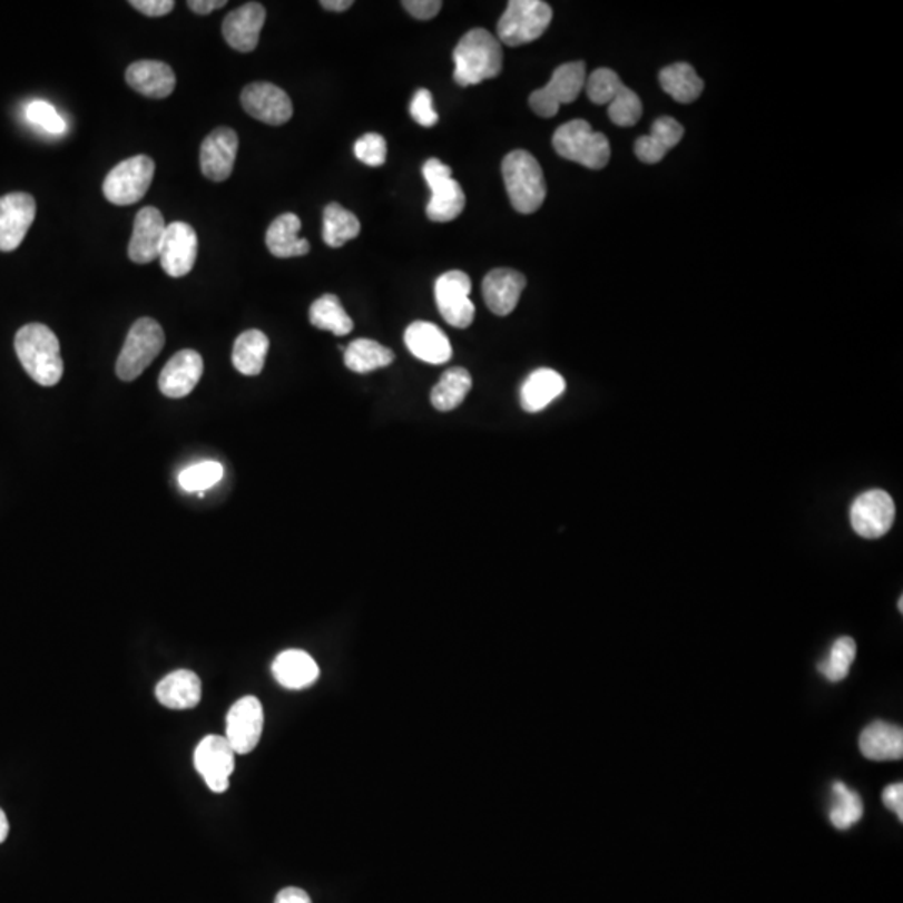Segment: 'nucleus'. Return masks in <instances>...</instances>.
Segmentation results:
<instances>
[{"label": "nucleus", "instance_id": "nucleus-49", "mask_svg": "<svg viewBox=\"0 0 903 903\" xmlns=\"http://www.w3.org/2000/svg\"><path fill=\"white\" fill-rule=\"evenodd\" d=\"M320 6H322L323 9H326V11L345 12L352 8L353 2L352 0H322Z\"/></svg>", "mask_w": 903, "mask_h": 903}, {"label": "nucleus", "instance_id": "nucleus-8", "mask_svg": "<svg viewBox=\"0 0 903 903\" xmlns=\"http://www.w3.org/2000/svg\"><path fill=\"white\" fill-rule=\"evenodd\" d=\"M422 173L432 192L426 205L430 222L449 223L459 218L465 208V193L452 178V169L440 159L432 158L423 165Z\"/></svg>", "mask_w": 903, "mask_h": 903}, {"label": "nucleus", "instance_id": "nucleus-15", "mask_svg": "<svg viewBox=\"0 0 903 903\" xmlns=\"http://www.w3.org/2000/svg\"><path fill=\"white\" fill-rule=\"evenodd\" d=\"M198 256V235L188 223L175 222L166 226L159 262L166 275L183 278L195 268Z\"/></svg>", "mask_w": 903, "mask_h": 903}, {"label": "nucleus", "instance_id": "nucleus-47", "mask_svg": "<svg viewBox=\"0 0 903 903\" xmlns=\"http://www.w3.org/2000/svg\"><path fill=\"white\" fill-rule=\"evenodd\" d=\"M275 903H312V899L298 886H286L276 895Z\"/></svg>", "mask_w": 903, "mask_h": 903}, {"label": "nucleus", "instance_id": "nucleus-28", "mask_svg": "<svg viewBox=\"0 0 903 903\" xmlns=\"http://www.w3.org/2000/svg\"><path fill=\"white\" fill-rule=\"evenodd\" d=\"M683 136H685V128L676 119L668 118V116L656 119L651 132L636 141V156L646 165H656L668 155L669 149L675 148L681 141Z\"/></svg>", "mask_w": 903, "mask_h": 903}, {"label": "nucleus", "instance_id": "nucleus-41", "mask_svg": "<svg viewBox=\"0 0 903 903\" xmlns=\"http://www.w3.org/2000/svg\"><path fill=\"white\" fill-rule=\"evenodd\" d=\"M355 156L360 163L370 166V168H379V166L385 165V138L376 135V132H369V135L362 136V138L355 143Z\"/></svg>", "mask_w": 903, "mask_h": 903}, {"label": "nucleus", "instance_id": "nucleus-42", "mask_svg": "<svg viewBox=\"0 0 903 903\" xmlns=\"http://www.w3.org/2000/svg\"><path fill=\"white\" fill-rule=\"evenodd\" d=\"M26 115H28V119L32 125L41 126L42 129L52 132V135H61V132L66 131L65 119L59 116L55 106L49 105V102L32 101L28 106Z\"/></svg>", "mask_w": 903, "mask_h": 903}, {"label": "nucleus", "instance_id": "nucleus-19", "mask_svg": "<svg viewBox=\"0 0 903 903\" xmlns=\"http://www.w3.org/2000/svg\"><path fill=\"white\" fill-rule=\"evenodd\" d=\"M202 355L195 350H181L171 356L161 375H159V390L169 399H183L189 395L198 385L203 376Z\"/></svg>", "mask_w": 903, "mask_h": 903}, {"label": "nucleus", "instance_id": "nucleus-44", "mask_svg": "<svg viewBox=\"0 0 903 903\" xmlns=\"http://www.w3.org/2000/svg\"><path fill=\"white\" fill-rule=\"evenodd\" d=\"M402 6L410 16L419 21H430L442 9L440 0H403Z\"/></svg>", "mask_w": 903, "mask_h": 903}, {"label": "nucleus", "instance_id": "nucleus-20", "mask_svg": "<svg viewBox=\"0 0 903 903\" xmlns=\"http://www.w3.org/2000/svg\"><path fill=\"white\" fill-rule=\"evenodd\" d=\"M265 21V8L258 2H248L226 16L223 22V38L235 51H255Z\"/></svg>", "mask_w": 903, "mask_h": 903}, {"label": "nucleus", "instance_id": "nucleus-33", "mask_svg": "<svg viewBox=\"0 0 903 903\" xmlns=\"http://www.w3.org/2000/svg\"><path fill=\"white\" fill-rule=\"evenodd\" d=\"M395 360L392 350L380 345L375 340L360 338L345 349L343 362L355 373H370L389 366Z\"/></svg>", "mask_w": 903, "mask_h": 903}, {"label": "nucleus", "instance_id": "nucleus-50", "mask_svg": "<svg viewBox=\"0 0 903 903\" xmlns=\"http://www.w3.org/2000/svg\"><path fill=\"white\" fill-rule=\"evenodd\" d=\"M9 836V819L4 809L0 808V843L6 842Z\"/></svg>", "mask_w": 903, "mask_h": 903}, {"label": "nucleus", "instance_id": "nucleus-31", "mask_svg": "<svg viewBox=\"0 0 903 903\" xmlns=\"http://www.w3.org/2000/svg\"><path fill=\"white\" fill-rule=\"evenodd\" d=\"M269 340L259 330H248L236 338L233 346V365L243 375L255 376L262 373L268 355Z\"/></svg>", "mask_w": 903, "mask_h": 903}, {"label": "nucleus", "instance_id": "nucleus-43", "mask_svg": "<svg viewBox=\"0 0 903 903\" xmlns=\"http://www.w3.org/2000/svg\"><path fill=\"white\" fill-rule=\"evenodd\" d=\"M432 101L430 91L419 89L410 102V115H412L413 121L423 128H433L439 122V115L433 109Z\"/></svg>", "mask_w": 903, "mask_h": 903}, {"label": "nucleus", "instance_id": "nucleus-25", "mask_svg": "<svg viewBox=\"0 0 903 903\" xmlns=\"http://www.w3.org/2000/svg\"><path fill=\"white\" fill-rule=\"evenodd\" d=\"M273 676L286 689H305L315 685L320 668L315 659L302 649L279 652L272 666Z\"/></svg>", "mask_w": 903, "mask_h": 903}, {"label": "nucleus", "instance_id": "nucleus-14", "mask_svg": "<svg viewBox=\"0 0 903 903\" xmlns=\"http://www.w3.org/2000/svg\"><path fill=\"white\" fill-rule=\"evenodd\" d=\"M36 213V199L28 193H11L0 198V252H14L21 246Z\"/></svg>", "mask_w": 903, "mask_h": 903}, {"label": "nucleus", "instance_id": "nucleus-40", "mask_svg": "<svg viewBox=\"0 0 903 903\" xmlns=\"http://www.w3.org/2000/svg\"><path fill=\"white\" fill-rule=\"evenodd\" d=\"M609 119L619 128H631L642 116V102L639 96L629 88H622L621 92L612 99L608 106Z\"/></svg>", "mask_w": 903, "mask_h": 903}, {"label": "nucleus", "instance_id": "nucleus-9", "mask_svg": "<svg viewBox=\"0 0 903 903\" xmlns=\"http://www.w3.org/2000/svg\"><path fill=\"white\" fill-rule=\"evenodd\" d=\"M586 65L581 61L559 66L549 85L529 96V106L541 118H554L562 105H571L586 86Z\"/></svg>", "mask_w": 903, "mask_h": 903}, {"label": "nucleus", "instance_id": "nucleus-36", "mask_svg": "<svg viewBox=\"0 0 903 903\" xmlns=\"http://www.w3.org/2000/svg\"><path fill=\"white\" fill-rule=\"evenodd\" d=\"M833 802L830 808L828 818L836 830H848L862 819L863 802L858 793L842 782H835L832 786Z\"/></svg>", "mask_w": 903, "mask_h": 903}, {"label": "nucleus", "instance_id": "nucleus-45", "mask_svg": "<svg viewBox=\"0 0 903 903\" xmlns=\"http://www.w3.org/2000/svg\"><path fill=\"white\" fill-rule=\"evenodd\" d=\"M129 4L148 18H163L175 9L173 0H131Z\"/></svg>", "mask_w": 903, "mask_h": 903}, {"label": "nucleus", "instance_id": "nucleus-26", "mask_svg": "<svg viewBox=\"0 0 903 903\" xmlns=\"http://www.w3.org/2000/svg\"><path fill=\"white\" fill-rule=\"evenodd\" d=\"M156 698L169 709H192L202 701V679L189 669L169 673L156 686Z\"/></svg>", "mask_w": 903, "mask_h": 903}, {"label": "nucleus", "instance_id": "nucleus-5", "mask_svg": "<svg viewBox=\"0 0 903 903\" xmlns=\"http://www.w3.org/2000/svg\"><path fill=\"white\" fill-rule=\"evenodd\" d=\"M165 330L153 318H139L129 330L125 346L116 363V373L122 382L138 379L161 353L165 346Z\"/></svg>", "mask_w": 903, "mask_h": 903}, {"label": "nucleus", "instance_id": "nucleus-13", "mask_svg": "<svg viewBox=\"0 0 903 903\" xmlns=\"http://www.w3.org/2000/svg\"><path fill=\"white\" fill-rule=\"evenodd\" d=\"M853 531L865 539H879L885 536L895 521V504L885 491L873 489L863 492L853 502L850 511Z\"/></svg>", "mask_w": 903, "mask_h": 903}, {"label": "nucleus", "instance_id": "nucleus-24", "mask_svg": "<svg viewBox=\"0 0 903 903\" xmlns=\"http://www.w3.org/2000/svg\"><path fill=\"white\" fill-rule=\"evenodd\" d=\"M860 752L872 762H895L903 756V732L886 722H873L858 739Z\"/></svg>", "mask_w": 903, "mask_h": 903}, {"label": "nucleus", "instance_id": "nucleus-51", "mask_svg": "<svg viewBox=\"0 0 903 903\" xmlns=\"http://www.w3.org/2000/svg\"><path fill=\"white\" fill-rule=\"evenodd\" d=\"M899 611L900 612L903 611V599L902 598L899 599Z\"/></svg>", "mask_w": 903, "mask_h": 903}, {"label": "nucleus", "instance_id": "nucleus-35", "mask_svg": "<svg viewBox=\"0 0 903 903\" xmlns=\"http://www.w3.org/2000/svg\"><path fill=\"white\" fill-rule=\"evenodd\" d=\"M310 323L315 328L332 332L336 336L349 335L353 330L352 318L346 315L338 296L330 293L313 302L310 308Z\"/></svg>", "mask_w": 903, "mask_h": 903}, {"label": "nucleus", "instance_id": "nucleus-22", "mask_svg": "<svg viewBox=\"0 0 903 903\" xmlns=\"http://www.w3.org/2000/svg\"><path fill=\"white\" fill-rule=\"evenodd\" d=\"M126 82L146 98L165 99L175 91L176 75L165 62L136 61L126 71Z\"/></svg>", "mask_w": 903, "mask_h": 903}, {"label": "nucleus", "instance_id": "nucleus-23", "mask_svg": "<svg viewBox=\"0 0 903 903\" xmlns=\"http://www.w3.org/2000/svg\"><path fill=\"white\" fill-rule=\"evenodd\" d=\"M406 349L422 362L442 365L452 359V345L445 333L429 322H413L405 332Z\"/></svg>", "mask_w": 903, "mask_h": 903}, {"label": "nucleus", "instance_id": "nucleus-2", "mask_svg": "<svg viewBox=\"0 0 903 903\" xmlns=\"http://www.w3.org/2000/svg\"><path fill=\"white\" fill-rule=\"evenodd\" d=\"M502 46L499 39L485 29H472L459 42L454 51V79L462 88L481 85L498 78L502 71Z\"/></svg>", "mask_w": 903, "mask_h": 903}, {"label": "nucleus", "instance_id": "nucleus-38", "mask_svg": "<svg viewBox=\"0 0 903 903\" xmlns=\"http://www.w3.org/2000/svg\"><path fill=\"white\" fill-rule=\"evenodd\" d=\"M225 474V469L219 462L205 461L199 464L189 465L188 469L181 471L178 481L183 491L196 492V494H205V491L212 489L213 485L218 484Z\"/></svg>", "mask_w": 903, "mask_h": 903}, {"label": "nucleus", "instance_id": "nucleus-4", "mask_svg": "<svg viewBox=\"0 0 903 903\" xmlns=\"http://www.w3.org/2000/svg\"><path fill=\"white\" fill-rule=\"evenodd\" d=\"M552 146L561 158L589 169H602L611 159V146L602 132H596L585 119L566 122L552 138Z\"/></svg>", "mask_w": 903, "mask_h": 903}, {"label": "nucleus", "instance_id": "nucleus-1", "mask_svg": "<svg viewBox=\"0 0 903 903\" xmlns=\"http://www.w3.org/2000/svg\"><path fill=\"white\" fill-rule=\"evenodd\" d=\"M16 353L28 375L42 386H55L65 375L58 336L42 323H29L16 335Z\"/></svg>", "mask_w": 903, "mask_h": 903}, {"label": "nucleus", "instance_id": "nucleus-37", "mask_svg": "<svg viewBox=\"0 0 903 903\" xmlns=\"http://www.w3.org/2000/svg\"><path fill=\"white\" fill-rule=\"evenodd\" d=\"M856 658V645L848 636L836 639L830 648L828 656L818 665V671L830 683H840L848 676Z\"/></svg>", "mask_w": 903, "mask_h": 903}, {"label": "nucleus", "instance_id": "nucleus-29", "mask_svg": "<svg viewBox=\"0 0 903 903\" xmlns=\"http://www.w3.org/2000/svg\"><path fill=\"white\" fill-rule=\"evenodd\" d=\"M302 222L295 213H285L269 225L266 246L276 258H295L310 252V243L300 238Z\"/></svg>", "mask_w": 903, "mask_h": 903}, {"label": "nucleus", "instance_id": "nucleus-27", "mask_svg": "<svg viewBox=\"0 0 903 903\" xmlns=\"http://www.w3.org/2000/svg\"><path fill=\"white\" fill-rule=\"evenodd\" d=\"M566 380L552 369H539L524 380L521 386V405L526 412L536 413L551 405L565 393Z\"/></svg>", "mask_w": 903, "mask_h": 903}, {"label": "nucleus", "instance_id": "nucleus-11", "mask_svg": "<svg viewBox=\"0 0 903 903\" xmlns=\"http://www.w3.org/2000/svg\"><path fill=\"white\" fill-rule=\"evenodd\" d=\"M265 726V713L256 696H245L229 708L226 716V735L236 755H248L258 745Z\"/></svg>", "mask_w": 903, "mask_h": 903}, {"label": "nucleus", "instance_id": "nucleus-18", "mask_svg": "<svg viewBox=\"0 0 903 903\" xmlns=\"http://www.w3.org/2000/svg\"><path fill=\"white\" fill-rule=\"evenodd\" d=\"M166 222L163 218L161 212L153 206L139 209L135 219V228H132L131 242L128 246V255L131 262L138 265H148V263L159 259L161 253L163 239H165Z\"/></svg>", "mask_w": 903, "mask_h": 903}, {"label": "nucleus", "instance_id": "nucleus-3", "mask_svg": "<svg viewBox=\"0 0 903 903\" xmlns=\"http://www.w3.org/2000/svg\"><path fill=\"white\" fill-rule=\"evenodd\" d=\"M502 176L512 208L522 215H532L541 208L548 195L544 173L531 153H509L502 161Z\"/></svg>", "mask_w": 903, "mask_h": 903}, {"label": "nucleus", "instance_id": "nucleus-12", "mask_svg": "<svg viewBox=\"0 0 903 903\" xmlns=\"http://www.w3.org/2000/svg\"><path fill=\"white\" fill-rule=\"evenodd\" d=\"M235 756L225 736L208 735L195 749V768L212 792L225 793L235 772Z\"/></svg>", "mask_w": 903, "mask_h": 903}, {"label": "nucleus", "instance_id": "nucleus-46", "mask_svg": "<svg viewBox=\"0 0 903 903\" xmlns=\"http://www.w3.org/2000/svg\"><path fill=\"white\" fill-rule=\"evenodd\" d=\"M883 805L895 813L896 818L902 822L903 819V785L902 783H893L886 786L882 793Z\"/></svg>", "mask_w": 903, "mask_h": 903}, {"label": "nucleus", "instance_id": "nucleus-16", "mask_svg": "<svg viewBox=\"0 0 903 903\" xmlns=\"http://www.w3.org/2000/svg\"><path fill=\"white\" fill-rule=\"evenodd\" d=\"M242 106L252 118L269 126H282L293 116L289 96L269 82H253L242 92Z\"/></svg>", "mask_w": 903, "mask_h": 903}, {"label": "nucleus", "instance_id": "nucleus-32", "mask_svg": "<svg viewBox=\"0 0 903 903\" xmlns=\"http://www.w3.org/2000/svg\"><path fill=\"white\" fill-rule=\"evenodd\" d=\"M471 389V373L462 369V366H454V369L446 370L440 376L439 382L433 386L430 400H432V405L440 412H450V410L458 409L464 402Z\"/></svg>", "mask_w": 903, "mask_h": 903}, {"label": "nucleus", "instance_id": "nucleus-17", "mask_svg": "<svg viewBox=\"0 0 903 903\" xmlns=\"http://www.w3.org/2000/svg\"><path fill=\"white\" fill-rule=\"evenodd\" d=\"M238 135L232 128H216L206 136L199 151L202 171L209 181L223 183L232 176L238 155Z\"/></svg>", "mask_w": 903, "mask_h": 903}, {"label": "nucleus", "instance_id": "nucleus-48", "mask_svg": "<svg viewBox=\"0 0 903 903\" xmlns=\"http://www.w3.org/2000/svg\"><path fill=\"white\" fill-rule=\"evenodd\" d=\"M226 0H189L188 8L199 16L209 14L216 9L225 8Z\"/></svg>", "mask_w": 903, "mask_h": 903}, {"label": "nucleus", "instance_id": "nucleus-10", "mask_svg": "<svg viewBox=\"0 0 903 903\" xmlns=\"http://www.w3.org/2000/svg\"><path fill=\"white\" fill-rule=\"evenodd\" d=\"M472 283L468 273H443L435 282L436 308L449 325L455 328H468L475 316V306L471 302Z\"/></svg>", "mask_w": 903, "mask_h": 903}, {"label": "nucleus", "instance_id": "nucleus-21", "mask_svg": "<svg viewBox=\"0 0 903 903\" xmlns=\"http://www.w3.org/2000/svg\"><path fill=\"white\" fill-rule=\"evenodd\" d=\"M526 276L511 268L492 269L482 282L485 305L494 315L508 316L514 312L526 288Z\"/></svg>", "mask_w": 903, "mask_h": 903}, {"label": "nucleus", "instance_id": "nucleus-34", "mask_svg": "<svg viewBox=\"0 0 903 903\" xmlns=\"http://www.w3.org/2000/svg\"><path fill=\"white\" fill-rule=\"evenodd\" d=\"M359 218L338 203H330L323 212V242L330 248H340L350 239L360 235Z\"/></svg>", "mask_w": 903, "mask_h": 903}, {"label": "nucleus", "instance_id": "nucleus-6", "mask_svg": "<svg viewBox=\"0 0 903 903\" xmlns=\"http://www.w3.org/2000/svg\"><path fill=\"white\" fill-rule=\"evenodd\" d=\"M552 21L551 6L541 0H511L498 24V39L509 48L541 38Z\"/></svg>", "mask_w": 903, "mask_h": 903}, {"label": "nucleus", "instance_id": "nucleus-30", "mask_svg": "<svg viewBox=\"0 0 903 903\" xmlns=\"http://www.w3.org/2000/svg\"><path fill=\"white\" fill-rule=\"evenodd\" d=\"M659 85L675 101L689 105L701 96L705 82L696 75L695 68L686 62H676L659 72Z\"/></svg>", "mask_w": 903, "mask_h": 903}, {"label": "nucleus", "instance_id": "nucleus-7", "mask_svg": "<svg viewBox=\"0 0 903 903\" xmlns=\"http://www.w3.org/2000/svg\"><path fill=\"white\" fill-rule=\"evenodd\" d=\"M155 171V161L149 156L139 155L119 163L102 185L106 199L116 206L136 205L148 193Z\"/></svg>", "mask_w": 903, "mask_h": 903}, {"label": "nucleus", "instance_id": "nucleus-39", "mask_svg": "<svg viewBox=\"0 0 903 903\" xmlns=\"http://www.w3.org/2000/svg\"><path fill=\"white\" fill-rule=\"evenodd\" d=\"M586 91H588L589 99L595 105H611L612 99L621 92L625 88L621 78L616 75L612 69L601 68L596 69L588 79H586Z\"/></svg>", "mask_w": 903, "mask_h": 903}]
</instances>
